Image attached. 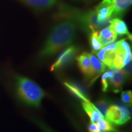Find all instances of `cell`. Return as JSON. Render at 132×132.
<instances>
[{
    "label": "cell",
    "mask_w": 132,
    "mask_h": 132,
    "mask_svg": "<svg viewBox=\"0 0 132 132\" xmlns=\"http://www.w3.org/2000/svg\"><path fill=\"white\" fill-rule=\"evenodd\" d=\"M77 25L70 20H63L54 25L50 32L45 44L39 53V57H51L73 42Z\"/></svg>",
    "instance_id": "6da1fadb"
},
{
    "label": "cell",
    "mask_w": 132,
    "mask_h": 132,
    "mask_svg": "<svg viewBox=\"0 0 132 132\" xmlns=\"http://www.w3.org/2000/svg\"><path fill=\"white\" fill-rule=\"evenodd\" d=\"M54 17L56 20L73 21L77 26L89 34L94 31H99L109 26L111 21V20L105 22L99 21L95 10L82 11L66 4H59Z\"/></svg>",
    "instance_id": "7a4b0ae2"
},
{
    "label": "cell",
    "mask_w": 132,
    "mask_h": 132,
    "mask_svg": "<svg viewBox=\"0 0 132 132\" xmlns=\"http://www.w3.org/2000/svg\"><path fill=\"white\" fill-rule=\"evenodd\" d=\"M16 91L19 98L29 106L39 107L46 93L37 84L23 76L16 77Z\"/></svg>",
    "instance_id": "3957f363"
},
{
    "label": "cell",
    "mask_w": 132,
    "mask_h": 132,
    "mask_svg": "<svg viewBox=\"0 0 132 132\" xmlns=\"http://www.w3.org/2000/svg\"><path fill=\"white\" fill-rule=\"evenodd\" d=\"M129 108L130 106H127V104L111 105L107 110L105 118L114 124H124L131 118Z\"/></svg>",
    "instance_id": "277c9868"
},
{
    "label": "cell",
    "mask_w": 132,
    "mask_h": 132,
    "mask_svg": "<svg viewBox=\"0 0 132 132\" xmlns=\"http://www.w3.org/2000/svg\"><path fill=\"white\" fill-rule=\"evenodd\" d=\"M78 52L79 48L75 46H70L67 48L61 53L56 61L52 64L50 70H57L65 67L72 61Z\"/></svg>",
    "instance_id": "5b68a950"
},
{
    "label": "cell",
    "mask_w": 132,
    "mask_h": 132,
    "mask_svg": "<svg viewBox=\"0 0 132 132\" xmlns=\"http://www.w3.org/2000/svg\"><path fill=\"white\" fill-rule=\"evenodd\" d=\"M117 43H112L105 46L98 52L95 53L98 59L106 66L113 65V59L115 55V50L116 48Z\"/></svg>",
    "instance_id": "8992f818"
},
{
    "label": "cell",
    "mask_w": 132,
    "mask_h": 132,
    "mask_svg": "<svg viewBox=\"0 0 132 132\" xmlns=\"http://www.w3.org/2000/svg\"><path fill=\"white\" fill-rule=\"evenodd\" d=\"M21 2L33 8L36 11H43L53 7L59 2V0H19Z\"/></svg>",
    "instance_id": "52a82bcc"
},
{
    "label": "cell",
    "mask_w": 132,
    "mask_h": 132,
    "mask_svg": "<svg viewBox=\"0 0 132 132\" xmlns=\"http://www.w3.org/2000/svg\"><path fill=\"white\" fill-rule=\"evenodd\" d=\"M77 59V63L79 69L86 78L91 80L92 75V67L90 64V61L88 53L83 52L80 55L75 57Z\"/></svg>",
    "instance_id": "ba28073f"
},
{
    "label": "cell",
    "mask_w": 132,
    "mask_h": 132,
    "mask_svg": "<svg viewBox=\"0 0 132 132\" xmlns=\"http://www.w3.org/2000/svg\"><path fill=\"white\" fill-rule=\"evenodd\" d=\"M113 8V18H119L127 11L131 4L132 0H103Z\"/></svg>",
    "instance_id": "9c48e42d"
},
{
    "label": "cell",
    "mask_w": 132,
    "mask_h": 132,
    "mask_svg": "<svg viewBox=\"0 0 132 132\" xmlns=\"http://www.w3.org/2000/svg\"><path fill=\"white\" fill-rule=\"evenodd\" d=\"M98 37L102 47H103L114 42L118 37V34L110 24L102 28L101 31H98Z\"/></svg>",
    "instance_id": "30bf717a"
},
{
    "label": "cell",
    "mask_w": 132,
    "mask_h": 132,
    "mask_svg": "<svg viewBox=\"0 0 132 132\" xmlns=\"http://www.w3.org/2000/svg\"><path fill=\"white\" fill-rule=\"evenodd\" d=\"M88 55L89 57L92 67V75L90 84H93L99 76L105 72L106 66L101 61L99 60L94 53H88Z\"/></svg>",
    "instance_id": "8fae6325"
},
{
    "label": "cell",
    "mask_w": 132,
    "mask_h": 132,
    "mask_svg": "<svg viewBox=\"0 0 132 132\" xmlns=\"http://www.w3.org/2000/svg\"><path fill=\"white\" fill-rule=\"evenodd\" d=\"M95 10L98 20L101 22L110 21L113 19V8L108 3L103 0L95 7Z\"/></svg>",
    "instance_id": "7c38bea8"
},
{
    "label": "cell",
    "mask_w": 132,
    "mask_h": 132,
    "mask_svg": "<svg viewBox=\"0 0 132 132\" xmlns=\"http://www.w3.org/2000/svg\"><path fill=\"white\" fill-rule=\"evenodd\" d=\"M110 25L118 35H127L129 39H131V35L128 31L127 26L125 23L119 18H113L110 21Z\"/></svg>",
    "instance_id": "4fadbf2b"
},
{
    "label": "cell",
    "mask_w": 132,
    "mask_h": 132,
    "mask_svg": "<svg viewBox=\"0 0 132 132\" xmlns=\"http://www.w3.org/2000/svg\"><path fill=\"white\" fill-rule=\"evenodd\" d=\"M82 108L86 113L89 117L90 121L93 122H97L100 119L104 118L102 113L95 108L94 105L90 103L83 102L82 103Z\"/></svg>",
    "instance_id": "5bb4252c"
},
{
    "label": "cell",
    "mask_w": 132,
    "mask_h": 132,
    "mask_svg": "<svg viewBox=\"0 0 132 132\" xmlns=\"http://www.w3.org/2000/svg\"><path fill=\"white\" fill-rule=\"evenodd\" d=\"M125 80H127L126 77L122 70L117 69L114 72L113 77L112 78L111 82H110V85L113 86L114 91L116 92L119 91L124 84Z\"/></svg>",
    "instance_id": "9a60e30c"
},
{
    "label": "cell",
    "mask_w": 132,
    "mask_h": 132,
    "mask_svg": "<svg viewBox=\"0 0 132 132\" xmlns=\"http://www.w3.org/2000/svg\"><path fill=\"white\" fill-rule=\"evenodd\" d=\"M109 69L106 72H104V73L102 75V90L103 91H107L110 87V82L112 78L113 77L114 72L117 70V68H116L114 66H110L108 67Z\"/></svg>",
    "instance_id": "2e32d148"
},
{
    "label": "cell",
    "mask_w": 132,
    "mask_h": 132,
    "mask_svg": "<svg viewBox=\"0 0 132 132\" xmlns=\"http://www.w3.org/2000/svg\"><path fill=\"white\" fill-rule=\"evenodd\" d=\"M64 85L67 87V88L70 90L71 93H72L73 94L76 95L77 97H78L79 98L83 100L84 102H87V103H90V102L89 100V99L87 98V97H86V94H85L83 91L81 89H80V87L77 86V85L75 84L72 83H69L67 82H64Z\"/></svg>",
    "instance_id": "e0dca14e"
},
{
    "label": "cell",
    "mask_w": 132,
    "mask_h": 132,
    "mask_svg": "<svg viewBox=\"0 0 132 132\" xmlns=\"http://www.w3.org/2000/svg\"><path fill=\"white\" fill-rule=\"evenodd\" d=\"M89 42L93 53L97 52L103 48L101 43L98 40V31H94L90 33Z\"/></svg>",
    "instance_id": "ac0fdd59"
},
{
    "label": "cell",
    "mask_w": 132,
    "mask_h": 132,
    "mask_svg": "<svg viewBox=\"0 0 132 132\" xmlns=\"http://www.w3.org/2000/svg\"><path fill=\"white\" fill-rule=\"evenodd\" d=\"M100 132H117V130L113 126L108 120L103 118L97 122Z\"/></svg>",
    "instance_id": "d6986e66"
},
{
    "label": "cell",
    "mask_w": 132,
    "mask_h": 132,
    "mask_svg": "<svg viewBox=\"0 0 132 132\" xmlns=\"http://www.w3.org/2000/svg\"><path fill=\"white\" fill-rule=\"evenodd\" d=\"M95 108L98 110L102 114L104 118L106 117L107 110L110 106V102L105 98H101L96 102V103L94 104Z\"/></svg>",
    "instance_id": "ffe728a7"
},
{
    "label": "cell",
    "mask_w": 132,
    "mask_h": 132,
    "mask_svg": "<svg viewBox=\"0 0 132 132\" xmlns=\"http://www.w3.org/2000/svg\"><path fill=\"white\" fill-rule=\"evenodd\" d=\"M121 98L123 103L131 105L132 102V92L131 90H124L121 92Z\"/></svg>",
    "instance_id": "44dd1931"
},
{
    "label": "cell",
    "mask_w": 132,
    "mask_h": 132,
    "mask_svg": "<svg viewBox=\"0 0 132 132\" xmlns=\"http://www.w3.org/2000/svg\"><path fill=\"white\" fill-rule=\"evenodd\" d=\"M34 122H35L44 132H54L49 127H48L45 123H44L43 122L40 121V120L37 119H34Z\"/></svg>",
    "instance_id": "7402d4cb"
},
{
    "label": "cell",
    "mask_w": 132,
    "mask_h": 132,
    "mask_svg": "<svg viewBox=\"0 0 132 132\" xmlns=\"http://www.w3.org/2000/svg\"><path fill=\"white\" fill-rule=\"evenodd\" d=\"M122 68V71L125 74L126 79L128 80V79L130 78V77L131 76V61H130V62H128V63L125 64Z\"/></svg>",
    "instance_id": "603a6c76"
},
{
    "label": "cell",
    "mask_w": 132,
    "mask_h": 132,
    "mask_svg": "<svg viewBox=\"0 0 132 132\" xmlns=\"http://www.w3.org/2000/svg\"><path fill=\"white\" fill-rule=\"evenodd\" d=\"M88 130L89 132H100L98 124L96 122H92L88 126Z\"/></svg>",
    "instance_id": "cb8c5ba5"
}]
</instances>
